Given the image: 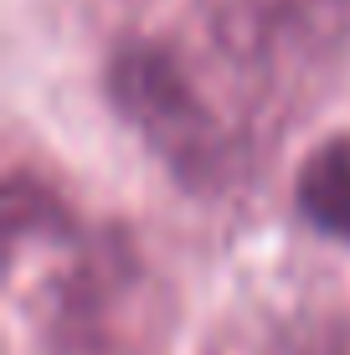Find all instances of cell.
I'll use <instances>...</instances> for the list:
<instances>
[{
	"label": "cell",
	"mask_w": 350,
	"mask_h": 355,
	"mask_svg": "<svg viewBox=\"0 0 350 355\" xmlns=\"http://www.w3.org/2000/svg\"><path fill=\"white\" fill-rule=\"evenodd\" d=\"M294 206L320 237L350 242V134L315 144L299 165Z\"/></svg>",
	"instance_id": "obj_3"
},
{
	"label": "cell",
	"mask_w": 350,
	"mask_h": 355,
	"mask_svg": "<svg viewBox=\"0 0 350 355\" xmlns=\"http://www.w3.org/2000/svg\"><path fill=\"white\" fill-rule=\"evenodd\" d=\"M6 227H10V237H26L31 227L52 232V227H67V211L42 180H31V175L16 170L10 186H6Z\"/></svg>",
	"instance_id": "obj_4"
},
{
	"label": "cell",
	"mask_w": 350,
	"mask_h": 355,
	"mask_svg": "<svg viewBox=\"0 0 350 355\" xmlns=\"http://www.w3.org/2000/svg\"><path fill=\"white\" fill-rule=\"evenodd\" d=\"M216 62L268 103H299L350 52V0H196Z\"/></svg>",
	"instance_id": "obj_2"
},
{
	"label": "cell",
	"mask_w": 350,
	"mask_h": 355,
	"mask_svg": "<svg viewBox=\"0 0 350 355\" xmlns=\"http://www.w3.org/2000/svg\"><path fill=\"white\" fill-rule=\"evenodd\" d=\"M103 88L114 114L155 150L180 186L191 191H222L227 180L243 175V134L227 124L207 103L196 72L186 57L165 42L150 36H129L114 46L103 72Z\"/></svg>",
	"instance_id": "obj_1"
}]
</instances>
